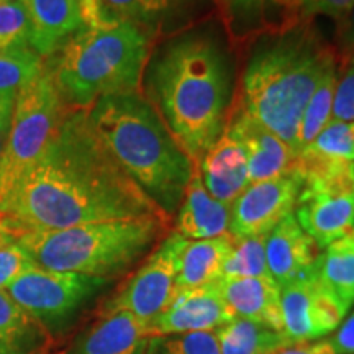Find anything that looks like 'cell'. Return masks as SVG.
<instances>
[{"mask_svg":"<svg viewBox=\"0 0 354 354\" xmlns=\"http://www.w3.org/2000/svg\"><path fill=\"white\" fill-rule=\"evenodd\" d=\"M30 46V21L20 0L0 3V51Z\"/></svg>","mask_w":354,"mask_h":354,"instance_id":"obj_32","label":"cell"},{"mask_svg":"<svg viewBox=\"0 0 354 354\" xmlns=\"http://www.w3.org/2000/svg\"><path fill=\"white\" fill-rule=\"evenodd\" d=\"M225 130L245 149L250 183L272 179L294 169L297 153L292 146L250 117L238 104L230 112Z\"/></svg>","mask_w":354,"mask_h":354,"instance_id":"obj_14","label":"cell"},{"mask_svg":"<svg viewBox=\"0 0 354 354\" xmlns=\"http://www.w3.org/2000/svg\"><path fill=\"white\" fill-rule=\"evenodd\" d=\"M79 2V6H81V8H82V13L86 12V8L88 7V3H91V0H77Z\"/></svg>","mask_w":354,"mask_h":354,"instance_id":"obj_41","label":"cell"},{"mask_svg":"<svg viewBox=\"0 0 354 354\" xmlns=\"http://www.w3.org/2000/svg\"><path fill=\"white\" fill-rule=\"evenodd\" d=\"M315 276L348 315L354 305V227L323 248Z\"/></svg>","mask_w":354,"mask_h":354,"instance_id":"obj_23","label":"cell"},{"mask_svg":"<svg viewBox=\"0 0 354 354\" xmlns=\"http://www.w3.org/2000/svg\"><path fill=\"white\" fill-rule=\"evenodd\" d=\"M66 112L68 107L44 64L41 73L20 88L13 105L10 130L0 156V209L43 156Z\"/></svg>","mask_w":354,"mask_h":354,"instance_id":"obj_7","label":"cell"},{"mask_svg":"<svg viewBox=\"0 0 354 354\" xmlns=\"http://www.w3.org/2000/svg\"><path fill=\"white\" fill-rule=\"evenodd\" d=\"M185 238L174 230L146 256L143 263L102 304L99 313L128 312L151 322L172 304L177 295V268Z\"/></svg>","mask_w":354,"mask_h":354,"instance_id":"obj_10","label":"cell"},{"mask_svg":"<svg viewBox=\"0 0 354 354\" xmlns=\"http://www.w3.org/2000/svg\"><path fill=\"white\" fill-rule=\"evenodd\" d=\"M143 216H167L130 179L88 122L69 110L33 169L0 209L12 236Z\"/></svg>","mask_w":354,"mask_h":354,"instance_id":"obj_1","label":"cell"},{"mask_svg":"<svg viewBox=\"0 0 354 354\" xmlns=\"http://www.w3.org/2000/svg\"><path fill=\"white\" fill-rule=\"evenodd\" d=\"M215 335L220 354H274L290 346L281 331L240 317L216 328Z\"/></svg>","mask_w":354,"mask_h":354,"instance_id":"obj_25","label":"cell"},{"mask_svg":"<svg viewBox=\"0 0 354 354\" xmlns=\"http://www.w3.org/2000/svg\"><path fill=\"white\" fill-rule=\"evenodd\" d=\"M326 342L336 354H354V310L343 318L338 328Z\"/></svg>","mask_w":354,"mask_h":354,"instance_id":"obj_36","label":"cell"},{"mask_svg":"<svg viewBox=\"0 0 354 354\" xmlns=\"http://www.w3.org/2000/svg\"><path fill=\"white\" fill-rule=\"evenodd\" d=\"M304 177L294 216L323 250L354 227V161L294 166Z\"/></svg>","mask_w":354,"mask_h":354,"instance_id":"obj_9","label":"cell"},{"mask_svg":"<svg viewBox=\"0 0 354 354\" xmlns=\"http://www.w3.org/2000/svg\"><path fill=\"white\" fill-rule=\"evenodd\" d=\"M281 313L282 335L290 344L315 342L333 333L346 317L315 272L281 286Z\"/></svg>","mask_w":354,"mask_h":354,"instance_id":"obj_13","label":"cell"},{"mask_svg":"<svg viewBox=\"0 0 354 354\" xmlns=\"http://www.w3.org/2000/svg\"><path fill=\"white\" fill-rule=\"evenodd\" d=\"M154 39L130 24L86 26L48 64L69 110H91L102 97L143 92Z\"/></svg>","mask_w":354,"mask_h":354,"instance_id":"obj_5","label":"cell"},{"mask_svg":"<svg viewBox=\"0 0 354 354\" xmlns=\"http://www.w3.org/2000/svg\"><path fill=\"white\" fill-rule=\"evenodd\" d=\"M234 315L220 295L216 284L177 292L165 312L148 322L149 336L215 331Z\"/></svg>","mask_w":354,"mask_h":354,"instance_id":"obj_15","label":"cell"},{"mask_svg":"<svg viewBox=\"0 0 354 354\" xmlns=\"http://www.w3.org/2000/svg\"><path fill=\"white\" fill-rule=\"evenodd\" d=\"M44 68L43 57L32 48L0 51V99H17L20 88Z\"/></svg>","mask_w":354,"mask_h":354,"instance_id":"obj_28","label":"cell"},{"mask_svg":"<svg viewBox=\"0 0 354 354\" xmlns=\"http://www.w3.org/2000/svg\"><path fill=\"white\" fill-rule=\"evenodd\" d=\"M266 261V234L261 236L234 238L233 250L221 266L220 279L269 277Z\"/></svg>","mask_w":354,"mask_h":354,"instance_id":"obj_30","label":"cell"},{"mask_svg":"<svg viewBox=\"0 0 354 354\" xmlns=\"http://www.w3.org/2000/svg\"><path fill=\"white\" fill-rule=\"evenodd\" d=\"M8 234V232L6 230V227H3V223H2V218H0V243L3 241V238H6Z\"/></svg>","mask_w":354,"mask_h":354,"instance_id":"obj_40","label":"cell"},{"mask_svg":"<svg viewBox=\"0 0 354 354\" xmlns=\"http://www.w3.org/2000/svg\"><path fill=\"white\" fill-rule=\"evenodd\" d=\"M41 354H44V353H41Z\"/></svg>","mask_w":354,"mask_h":354,"instance_id":"obj_43","label":"cell"},{"mask_svg":"<svg viewBox=\"0 0 354 354\" xmlns=\"http://www.w3.org/2000/svg\"><path fill=\"white\" fill-rule=\"evenodd\" d=\"M343 63L342 73L336 77L331 120L354 122V57Z\"/></svg>","mask_w":354,"mask_h":354,"instance_id":"obj_34","label":"cell"},{"mask_svg":"<svg viewBox=\"0 0 354 354\" xmlns=\"http://www.w3.org/2000/svg\"><path fill=\"white\" fill-rule=\"evenodd\" d=\"M149 339L148 323L138 317L128 312L99 313L64 354H145Z\"/></svg>","mask_w":354,"mask_h":354,"instance_id":"obj_17","label":"cell"},{"mask_svg":"<svg viewBox=\"0 0 354 354\" xmlns=\"http://www.w3.org/2000/svg\"><path fill=\"white\" fill-rule=\"evenodd\" d=\"M312 21L289 20L268 30L254 43L241 79L238 105L292 149L308 100L338 69L335 50Z\"/></svg>","mask_w":354,"mask_h":354,"instance_id":"obj_3","label":"cell"},{"mask_svg":"<svg viewBox=\"0 0 354 354\" xmlns=\"http://www.w3.org/2000/svg\"><path fill=\"white\" fill-rule=\"evenodd\" d=\"M302 187L304 177L295 169L251 183L233 202L228 233L234 238L268 234L287 215L294 214Z\"/></svg>","mask_w":354,"mask_h":354,"instance_id":"obj_12","label":"cell"},{"mask_svg":"<svg viewBox=\"0 0 354 354\" xmlns=\"http://www.w3.org/2000/svg\"><path fill=\"white\" fill-rule=\"evenodd\" d=\"M13 105H15V99H0V156H2L8 130H10Z\"/></svg>","mask_w":354,"mask_h":354,"instance_id":"obj_39","label":"cell"},{"mask_svg":"<svg viewBox=\"0 0 354 354\" xmlns=\"http://www.w3.org/2000/svg\"><path fill=\"white\" fill-rule=\"evenodd\" d=\"M169 216H143L17 234L38 268L117 281L166 236Z\"/></svg>","mask_w":354,"mask_h":354,"instance_id":"obj_6","label":"cell"},{"mask_svg":"<svg viewBox=\"0 0 354 354\" xmlns=\"http://www.w3.org/2000/svg\"><path fill=\"white\" fill-rule=\"evenodd\" d=\"M88 122L118 166L162 214L174 218L196 162L143 95L102 97L87 110Z\"/></svg>","mask_w":354,"mask_h":354,"instance_id":"obj_4","label":"cell"},{"mask_svg":"<svg viewBox=\"0 0 354 354\" xmlns=\"http://www.w3.org/2000/svg\"><path fill=\"white\" fill-rule=\"evenodd\" d=\"M274 354H336L333 348L330 346L328 342H308V343H299L290 344L279 349Z\"/></svg>","mask_w":354,"mask_h":354,"instance_id":"obj_38","label":"cell"},{"mask_svg":"<svg viewBox=\"0 0 354 354\" xmlns=\"http://www.w3.org/2000/svg\"><path fill=\"white\" fill-rule=\"evenodd\" d=\"M320 253L322 250L304 232L294 214L266 234V261L279 287L315 272Z\"/></svg>","mask_w":354,"mask_h":354,"instance_id":"obj_16","label":"cell"},{"mask_svg":"<svg viewBox=\"0 0 354 354\" xmlns=\"http://www.w3.org/2000/svg\"><path fill=\"white\" fill-rule=\"evenodd\" d=\"M215 284L234 317L263 323L282 333L281 287L271 276L220 279Z\"/></svg>","mask_w":354,"mask_h":354,"instance_id":"obj_21","label":"cell"},{"mask_svg":"<svg viewBox=\"0 0 354 354\" xmlns=\"http://www.w3.org/2000/svg\"><path fill=\"white\" fill-rule=\"evenodd\" d=\"M354 161V122L331 120L295 158L294 166Z\"/></svg>","mask_w":354,"mask_h":354,"instance_id":"obj_26","label":"cell"},{"mask_svg":"<svg viewBox=\"0 0 354 354\" xmlns=\"http://www.w3.org/2000/svg\"><path fill=\"white\" fill-rule=\"evenodd\" d=\"M336 77H338V69L331 71L328 76L323 79L317 91L313 92L312 99L308 100L299 125L297 140H295L294 149L297 154L302 151L305 146L312 143L318 136V133L331 122Z\"/></svg>","mask_w":354,"mask_h":354,"instance_id":"obj_29","label":"cell"},{"mask_svg":"<svg viewBox=\"0 0 354 354\" xmlns=\"http://www.w3.org/2000/svg\"><path fill=\"white\" fill-rule=\"evenodd\" d=\"M33 259L19 245V241L10 233L0 243V290H7V287L15 282L21 274L35 268Z\"/></svg>","mask_w":354,"mask_h":354,"instance_id":"obj_33","label":"cell"},{"mask_svg":"<svg viewBox=\"0 0 354 354\" xmlns=\"http://www.w3.org/2000/svg\"><path fill=\"white\" fill-rule=\"evenodd\" d=\"M143 95L194 162L220 138L234 100V68L214 25L169 37L149 55Z\"/></svg>","mask_w":354,"mask_h":354,"instance_id":"obj_2","label":"cell"},{"mask_svg":"<svg viewBox=\"0 0 354 354\" xmlns=\"http://www.w3.org/2000/svg\"><path fill=\"white\" fill-rule=\"evenodd\" d=\"M6 2H10V0H0V3H6Z\"/></svg>","mask_w":354,"mask_h":354,"instance_id":"obj_42","label":"cell"},{"mask_svg":"<svg viewBox=\"0 0 354 354\" xmlns=\"http://www.w3.org/2000/svg\"><path fill=\"white\" fill-rule=\"evenodd\" d=\"M30 21V48L50 57L86 28L77 0H20Z\"/></svg>","mask_w":354,"mask_h":354,"instance_id":"obj_18","label":"cell"},{"mask_svg":"<svg viewBox=\"0 0 354 354\" xmlns=\"http://www.w3.org/2000/svg\"><path fill=\"white\" fill-rule=\"evenodd\" d=\"M338 41L339 51L343 59H353L354 57V6L349 12L338 21Z\"/></svg>","mask_w":354,"mask_h":354,"instance_id":"obj_37","label":"cell"},{"mask_svg":"<svg viewBox=\"0 0 354 354\" xmlns=\"http://www.w3.org/2000/svg\"><path fill=\"white\" fill-rule=\"evenodd\" d=\"M354 6V0H290L292 20H313L328 17L339 21Z\"/></svg>","mask_w":354,"mask_h":354,"instance_id":"obj_35","label":"cell"},{"mask_svg":"<svg viewBox=\"0 0 354 354\" xmlns=\"http://www.w3.org/2000/svg\"><path fill=\"white\" fill-rule=\"evenodd\" d=\"M225 19L233 32L269 30V24L277 17L290 19V0H220Z\"/></svg>","mask_w":354,"mask_h":354,"instance_id":"obj_27","label":"cell"},{"mask_svg":"<svg viewBox=\"0 0 354 354\" xmlns=\"http://www.w3.org/2000/svg\"><path fill=\"white\" fill-rule=\"evenodd\" d=\"M196 165L210 196L225 205L232 207L251 184L245 149L227 130Z\"/></svg>","mask_w":354,"mask_h":354,"instance_id":"obj_19","label":"cell"},{"mask_svg":"<svg viewBox=\"0 0 354 354\" xmlns=\"http://www.w3.org/2000/svg\"><path fill=\"white\" fill-rule=\"evenodd\" d=\"M174 218V232L185 240H209L228 233L232 207L210 196L196 165Z\"/></svg>","mask_w":354,"mask_h":354,"instance_id":"obj_20","label":"cell"},{"mask_svg":"<svg viewBox=\"0 0 354 354\" xmlns=\"http://www.w3.org/2000/svg\"><path fill=\"white\" fill-rule=\"evenodd\" d=\"M233 234H221L209 240H185L179 254L177 292L212 286L221 277V266L233 250Z\"/></svg>","mask_w":354,"mask_h":354,"instance_id":"obj_22","label":"cell"},{"mask_svg":"<svg viewBox=\"0 0 354 354\" xmlns=\"http://www.w3.org/2000/svg\"><path fill=\"white\" fill-rule=\"evenodd\" d=\"M205 0H91L84 12L87 26L130 24L153 39L192 28Z\"/></svg>","mask_w":354,"mask_h":354,"instance_id":"obj_11","label":"cell"},{"mask_svg":"<svg viewBox=\"0 0 354 354\" xmlns=\"http://www.w3.org/2000/svg\"><path fill=\"white\" fill-rule=\"evenodd\" d=\"M113 282L35 266L12 282L7 292L53 343L64 338L77 325L82 313Z\"/></svg>","mask_w":354,"mask_h":354,"instance_id":"obj_8","label":"cell"},{"mask_svg":"<svg viewBox=\"0 0 354 354\" xmlns=\"http://www.w3.org/2000/svg\"><path fill=\"white\" fill-rule=\"evenodd\" d=\"M50 344L41 326L7 290H0V354H41Z\"/></svg>","mask_w":354,"mask_h":354,"instance_id":"obj_24","label":"cell"},{"mask_svg":"<svg viewBox=\"0 0 354 354\" xmlns=\"http://www.w3.org/2000/svg\"><path fill=\"white\" fill-rule=\"evenodd\" d=\"M145 354H220L215 331L154 336Z\"/></svg>","mask_w":354,"mask_h":354,"instance_id":"obj_31","label":"cell"}]
</instances>
